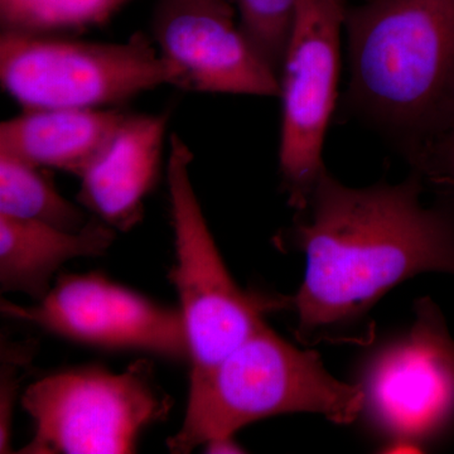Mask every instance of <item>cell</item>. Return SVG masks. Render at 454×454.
Instances as JSON below:
<instances>
[{
	"label": "cell",
	"mask_w": 454,
	"mask_h": 454,
	"mask_svg": "<svg viewBox=\"0 0 454 454\" xmlns=\"http://www.w3.org/2000/svg\"><path fill=\"white\" fill-rule=\"evenodd\" d=\"M422 176L348 187L327 168L293 240L306 255L298 292L282 307L304 345L357 324L397 284L426 273L454 277V217L422 202Z\"/></svg>",
	"instance_id": "obj_1"
},
{
	"label": "cell",
	"mask_w": 454,
	"mask_h": 454,
	"mask_svg": "<svg viewBox=\"0 0 454 454\" xmlns=\"http://www.w3.org/2000/svg\"><path fill=\"white\" fill-rule=\"evenodd\" d=\"M342 114L414 168L454 121V0H367L345 20Z\"/></svg>",
	"instance_id": "obj_2"
},
{
	"label": "cell",
	"mask_w": 454,
	"mask_h": 454,
	"mask_svg": "<svg viewBox=\"0 0 454 454\" xmlns=\"http://www.w3.org/2000/svg\"><path fill=\"white\" fill-rule=\"evenodd\" d=\"M363 408L356 381L334 378L318 352L298 348L264 324L210 372L190 379L184 423L167 446L190 453L282 414H318L348 426L360 419Z\"/></svg>",
	"instance_id": "obj_3"
},
{
	"label": "cell",
	"mask_w": 454,
	"mask_h": 454,
	"mask_svg": "<svg viewBox=\"0 0 454 454\" xmlns=\"http://www.w3.org/2000/svg\"><path fill=\"white\" fill-rule=\"evenodd\" d=\"M153 43L140 32L122 43H100L2 31L0 82L23 109L118 106L175 83L172 68Z\"/></svg>",
	"instance_id": "obj_4"
},
{
	"label": "cell",
	"mask_w": 454,
	"mask_h": 454,
	"mask_svg": "<svg viewBox=\"0 0 454 454\" xmlns=\"http://www.w3.org/2000/svg\"><path fill=\"white\" fill-rule=\"evenodd\" d=\"M169 145L167 184L176 258L169 279L177 291L186 331L190 379H196L262 327L267 309L280 304L252 295L236 284L191 182L192 152L177 134L170 137Z\"/></svg>",
	"instance_id": "obj_5"
},
{
	"label": "cell",
	"mask_w": 454,
	"mask_h": 454,
	"mask_svg": "<svg viewBox=\"0 0 454 454\" xmlns=\"http://www.w3.org/2000/svg\"><path fill=\"white\" fill-rule=\"evenodd\" d=\"M172 404L146 360L118 373L98 366L52 373L23 394L33 437L20 453H134L143 430L166 419Z\"/></svg>",
	"instance_id": "obj_6"
},
{
	"label": "cell",
	"mask_w": 454,
	"mask_h": 454,
	"mask_svg": "<svg viewBox=\"0 0 454 454\" xmlns=\"http://www.w3.org/2000/svg\"><path fill=\"white\" fill-rule=\"evenodd\" d=\"M357 384L364 418L387 447L422 450L454 423V339L432 298L415 301L411 327L370 352Z\"/></svg>",
	"instance_id": "obj_7"
},
{
	"label": "cell",
	"mask_w": 454,
	"mask_h": 454,
	"mask_svg": "<svg viewBox=\"0 0 454 454\" xmlns=\"http://www.w3.org/2000/svg\"><path fill=\"white\" fill-rule=\"evenodd\" d=\"M348 0H298L280 71L279 173L289 205L301 212L322 172L325 134L339 97L340 35Z\"/></svg>",
	"instance_id": "obj_8"
},
{
	"label": "cell",
	"mask_w": 454,
	"mask_h": 454,
	"mask_svg": "<svg viewBox=\"0 0 454 454\" xmlns=\"http://www.w3.org/2000/svg\"><path fill=\"white\" fill-rule=\"evenodd\" d=\"M2 312L83 345L188 360L181 310L100 273L61 276L43 300L26 307L3 301Z\"/></svg>",
	"instance_id": "obj_9"
},
{
	"label": "cell",
	"mask_w": 454,
	"mask_h": 454,
	"mask_svg": "<svg viewBox=\"0 0 454 454\" xmlns=\"http://www.w3.org/2000/svg\"><path fill=\"white\" fill-rule=\"evenodd\" d=\"M151 31L176 88L279 97V77L245 38L230 0H155Z\"/></svg>",
	"instance_id": "obj_10"
},
{
	"label": "cell",
	"mask_w": 454,
	"mask_h": 454,
	"mask_svg": "<svg viewBox=\"0 0 454 454\" xmlns=\"http://www.w3.org/2000/svg\"><path fill=\"white\" fill-rule=\"evenodd\" d=\"M169 113L128 114L109 149L82 178L77 202L116 231L145 216V199L160 177Z\"/></svg>",
	"instance_id": "obj_11"
},
{
	"label": "cell",
	"mask_w": 454,
	"mask_h": 454,
	"mask_svg": "<svg viewBox=\"0 0 454 454\" xmlns=\"http://www.w3.org/2000/svg\"><path fill=\"white\" fill-rule=\"evenodd\" d=\"M103 109H23L0 125V152L82 178L103 157L127 118Z\"/></svg>",
	"instance_id": "obj_12"
},
{
	"label": "cell",
	"mask_w": 454,
	"mask_h": 454,
	"mask_svg": "<svg viewBox=\"0 0 454 454\" xmlns=\"http://www.w3.org/2000/svg\"><path fill=\"white\" fill-rule=\"evenodd\" d=\"M116 230L98 217L80 231L38 221L0 215V286L40 301L49 294L56 271L70 260L101 256L115 240Z\"/></svg>",
	"instance_id": "obj_13"
},
{
	"label": "cell",
	"mask_w": 454,
	"mask_h": 454,
	"mask_svg": "<svg viewBox=\"0 0 454 454\" xmlns=\"http://www.w3.org/2000/svg\"><path fill=\"white\" fill-rule=\"evenodd\" d=\"M0 215L80 231L90 219L57 191L43 167L0 152Z\"/></svg>",
	"instance_id": "obj_14"
},
{
	"label": "cell",
	"mask_w": 454,
	"mask_h": 454,
	"mask_svg": "<svg viewBox=\"0 0 454 454\" xmlns=\"http://www.w3.org/2000/svg\"><path fill=\"white\" fill-rule=\"evenodd\" d=\"M130 0H0L2 31L64 35L106 25Z\"/></svg>",
	"instance_id": "obj_15"
},
{
	"label": "cell",
	"mask_w": 454,
	"mask_h": 454,
	"mask_svg": "<svg viewBox=\"0 0 454 454\" xmlns=\"http://www.w3.org/2000/svg\"><path fill=\"white\" fill-rule=\"evenodd\" d=\"M298 0H236L239 26L260 59L280 76Z\"/></svg>",
	"instance_id": "obj_16"
},
{
	"label": "cell",
	"mask_w": 454,
	"mask_h": 454,
	"mask_svg": "<svg viewBox=\"0 0 454 454\" xmlns=\"http://www.w3.org/2000/svg\"><path fill=\"white\" fill-rule=\"evenodd\" d=\"M413 170L446 188L454 199V121L429 146Z\"/></svg>",
	"instance_id": "obj_17"
},
{
	"label": "cell",
	"mask_w": 454,
	"mask_h": 454,
	"mask_svg": "<svg viewBox=\"0 0 454 454\" xmlns=\"http://www.w3.org/2000/svg\"><path fill=\"white\" fill-rule=\"evenodd\" d=\"M206 452L208 453H240L243 448L236 443L234 437L219 439V441L208 442L205 444Z\"/></svg>",
	"instance_id": "obj_18"
}]
</instances>
